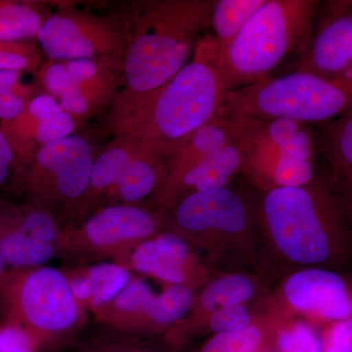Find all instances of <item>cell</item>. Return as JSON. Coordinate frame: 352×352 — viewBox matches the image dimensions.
<instances>
[{"instance_id": "ab89813d", "label": "cell", "mask_w": 352, "mask_h": 352, "mask_svg": "<svg viewBox=\"0 0 352 352\" xmlns=\"http://www.w3.org/2000/svg\"><path fill=\"white\" fill-rule=\"evenodd\" d=\"M270 352H271V351H270Z\"/></svg>"}, {"instance_id": "d4e9b609", "label": "cell", "mask_w": 352, "mask_h": 352, "mask_svg": "<svg viewBox=\"0 0 352 352\" xmlns=\"http://www.w3.org/2000/svg\"><path fill=\"white\" fill-rule=\"evenodd\" d=\"M268 311L272 316L271 352H322L318 327L302 319Z\"/></svg>"}, {"instance_id": "5bb4252c", "label": "cell", "mask_w": 352, "mask_h": 352, "mask_svg": "<svg viewBox=\"0 0 352 352\" xmlns=\"http://www.w3.org/2000/svg\"><path fill=\"white\" fill-rule=\"evenodd\" d=\"M273 278L261 273L219 272L197 292L188 314L162 338L171 352L186 349L201 337L208 319L223 308L259 302L273 288Z\"/></svg>"}, {"instance_id": "2e32d148", "label": "cell", "mask_w": 352, "mask_h": 352, "mask_svg": "<svg viewBox=\"0 0 352 352\" xmlns=\"http://www.w3.org/2000/svg\"><path fill=\"white\" fill-rule=\"evenodd\" d=\"M124 266L164 287L178 286L198 292L217 274L177 234L164 230L136 247Z\"/></svg>"}, {"instance_id": "52a82bcc", "label": "cell", "mask_w": 352, "mask_h": 352, "mask_svg": "<svg viewBox=\"0 0 352 352\" xmlns=\"http://www.w3.org/2000/svg\"><path fill=\"white\" fill-rule=\"evenodd\" d=\"M222 120L239 148L241 175L258 193L303 186L321 173L314 126L284 119Z\"/></svg>"}, {"instance_id": "8d00e7d4", "label": "cell", "mask_w": 352, "mask_h": 352, "mask_svg": "<svg viewBox=\"0 0 352 352\" xmlns=\"http://www.w3.org/2000/svg\"><path fill=\"white\" fill-rule=\"evenodd\" d=\"M22 75L23 72L14 69L0 71V96L19 87Z\"/></svg>"}, {"instance_id": "f546056e", "label": "cell", "mask_w": 352, "mask_h": 352, "mask_svg": "<svg viewBox=\"0 0 352 352\" xmlns=\"http://www.w3.org/2000/svg\"><path fill=\"white\" fill-rule=\"evenodd\" d=\"M322 352H352V316L319 327Z\"/></svg>"}, {"instance_id": "30bf717a", "label": "cell", "mask_w": 352, "mask_h": 352, "mask_svg": "<svg viewBox=\"0 0 352 352\" xmlns=\"http://www.w3.org/2000/svg\"><path fill=\"white\" fill-rule=\"evenodd\" d=\"M168 162L145 150L133 139L113 136L95 157L89 187L78 220L109 205H136L151 200L163 185Z\"/></svg>"}, {"instance_id": "277c9868", "label": "cell", "mask_w": 352, "mask_h": 352, "mask_svg": "<svg viewBox=\"0 0 352 352\" xmlns=\"http://www.w3.org/2000/svg\"><path fill=\"white\" fill-rule=\"evenodd\" d=\"M166 230L186 241L217 272L266 274L254 199L250 200L230 186L190 194L166 212Z\"/></svg>"}, {"instance_id": "484cf974", "label": "cell", "mask_w": 352, "mask_h": 352, "mask_svg": "<svg viewBox=\"0 0 352 352\" xmlns=\"http://www.w3.org/2000/svg\"><path fill=\"white\" fill-rule=\"evenodd\" d=\"M314 127L318 140L319 153L327 170L352 168V113Z\"/></svg>"}, {"instance_id": "cb8c5ba5", "label": "cell", "mask_w": 352, "mask_h": 352, "mask_svg": "<svg viewBox=\"0 0 352 352\" xmlns=\"http://www.w3.org/2000/svg\"><path fill=\"white\" fill-rule=\"evenodd\" d=\"M267 0H214L210 27L219 52L228 47L247 23Z\"/></svg>"}, {"instance_id": "e0dca14e", "label": "cell", "mask_w": 352, "mask_h": 352, "mask_svg": "<svg viewBox=\"0 0 352 352\" xmlns=\"http://www.w3.org/2000/svg\"><path fill=\"white\" fill-rule=\"evenodd\" d=\"M242 170V156L235 141L210 153L179 173L168 175L150 200V208L166 212L190 194L228 187Z\"/></svg>"}, {"instance_id": "7c38bea8", "label": "cell", "mask_w": 352, "mask_h": 352, "mask_svg": "<svg viewBox=\"0 0 352 352\" xmlns=\"http://www.w3.org/2000/svg\"><path fill=\"white\" fill-rule=\"evenodd\" d=\"M264 307L322 327L352 316V274L309 267L280 278L263 298Z\"/></svg>"}, {"instance_id": "4dcf8cb0", "label": "cell", "mask_w": 352, "mask_h": 352, "mask_svg": "<svg viewBox=\"0 0 352 352\" xmlns=\"http://www.w3.org/2000/svg\"><path fill=\"white\" fill-rule=\"evenodd\" d=\"M38 69V82L46 94L59 100L72 85L71 78L63 62L48 60Z\"/></svg>"}, {"instance_id": "d6986e66", "label": "cell", "mask_w": 352, "mask_h": 352, "mask_svg": "<svg viewBox=\"0 0 352 352\" xmlns=\"http://www.w3.org/2000/svg\"><path fill=\"white\" fill-rule=\"evenodd\" d=\"M156 296L145 280L132 276L110 302L91 312L94 322L116 332L152 339Z\"/></svg>"}, {"instance_id": "74e56055", "label": "cell", "mask_w": 352, "mask_h": 352, "mask_svg": "<svg viewBox=\"0 0 352 352\" xmlns=\"http://www.w3.org/2000/svg\"><path fill=\"white\" fill-rule=\"evenodd\" d=\"M323 12L351 13L352 0H335L323 4Z\"/></svg>"}, {"instance_id": "f1b7e54d", "label": "cell", "mask_w": 352, "mask_h": 352, "mask_svg": "<svg viewBox=\"0 0 352 352\" xmlns=\"http://www.w3.org/2000/svg\"><path fill=\"white\" fill-rule=\"evenodd\" d=\"M76 120L63 109L50 113L38 120L36 142L38 147L73 135ZM38 148V149H39Z\"/></svg>"}, {"instance_id": "83f0119b", "label": "cell", "mask_w": 352, "mask_h": 352, "mask_svg": "<svg viewBox=\"0 0 352 352\" xmlns=\"http://www.w3.org/2000/svg\"><path fill=\"white\" fill-rule=\"evenodd\" d=\"M41 50L38 43H4L0 41V71L38 72Z\"/></svg>"}, {"instance_id": "6da1fadb", "label": "cell", "mask_w": 352, "mask_h": 352, "mask_svg": "<svg viewBox=\"0 0 352 352\" xmlns=\"http://www.w3.org/2000/svg\"><path fill=\"white\" fill-rule=\"evenodd\" d=\"M254 207L266 274L274 266L283 276L303 268L352 266L351 228L327 168L303 186L258 193Z\"/></svg>"}, {"instance_id": "9a60e30c", "label": "cell", "mask_w": 352, "mask_h": 352, "mask_svg": "<svg viewBox=\"0 0 352 352\" xmlns=\"http://www.w3.org/2000/svg\"><path fill=\"white\" fill-rule=\"evenodd\" d=\"M61 228L45 208L0 201V256L15 270L43 266L55 258Z\"/></svg>"}, {"instance_id": "8fae6325", "label": "cell", "mask_w": 352, "mask_h": 352, "mask_svg": "<svg viewBox=\"0 0 352 352\" xmlns=\"http://www.w3.org/2000/svg\"><path fill=\"white\" fill-rule=\"evenodd\" d=\"M94 152L87 138L71 135L41 146L20 170L29 203L78 215L91 178ZM55 215V214H54Z\"/></svg>"}, {"instance_id": "7a4b0ae2", "label": "cell", "mask_w": 352, "mask_h": 352, "mask_svg": "<svg viewBox=\"0 0 352 352\" xmlns=\"http://www.w3.org/2000/svg\"><path fill=\"white\" fill-rule=\"evenodd\" d=\"M227 90L214 36L205 34L193 57L170 82L146 95L118 91L109 111L113 136L133 139L168 162L219 116Z\"/></svg>"}, {"instance_id": "ba28073f", "label": "cell", "mask_w": 352, "mask_h": 352, "mask_svg": "<svg viewBox=\"0 0 352 352\" xmlns=\"http://www.w3.org/2000/svg\"><path fill=\"white\" fill-rule=\"evenodd\" d=\"M0 316L30 333L41 352L63 351L87 325L64 271L46 265L9 271Z\"/></svg>"}, {"instance_id": "4316f807", "label": "cell", "mask_w": 352, "mask_h": 352, "mask_svg": "<svg viewBox=\"0 0 352 352\" xmlns=\"http://www.w3.org/2000/svg\"><path fill=\"white\" fill-rule=\"evenodd\" d=\"M263 312V300L250 305H236L223 308L208 319L201 330V337L244 330L258 321Z\"/></svg>"}, {"instance_id": "1f68e13d", "label": "cell", "mask_w": 352, "mask_h": 352, "mask_svg": "<svg viewBox=\"0 0 352 352\" xmlns=\"http://www.w3.org/2000/svg\"><path fill=\"white\" fill-rule=\"evenodd\" d=\"M32 87L20 83L19 87L0 96V124L19 117L34 98Z\"/></svg>"}, {"instance_id": "44dd1931", "label": "cell", "mask_w": 352, "mask_h": 352, "mask_svg": "<svg viewBox=\"0 0 352 352\" xmlns=\"http://www.w3.org/2000/svg\"><path fill=\"white\" fill-rule=\"evenodd\" d=\"M50 14L47 4L41 2L0 0V41L25 43L36 39Z\"/></svg>"}, {"instance_id": "d590c367", "label": "cell", "mask_w": 352, "mask_h": 352, "mask_svg": "<svg viewBox=\"0 0 352 352\" xmlns=\"http://www.w3.org/2000/svg\"><path fill=\"white\" fill-rule=\"evenodd\" d=\"M15 164V155L3 131L0 129V186L8 179L10 171Z\"/></svg>"}, {"instance_id": "836d02e7", "label": "cell", "mask_w": 352, "mask_h": 352, "mask_svg": "<svg viewBox=\"0 0 352 352\" xmlns=\"http://www.w3.org/2000/svg\"><path fill=\"white\" fill-rule=\"evenodd\" d=\"M328 173L342 201L352 231V168L328 170Z\"/></svg>"}, {"instance_id": "d6a6232c", "label": "cell", "mask_w": 352, "mask_h": 352, "mask_svg": "<svg viewBox=\"0 0 352 352\" xmlns=\"http://www.w3.org/2000/svg\"><path fill=\"white\" fill-rule=\"evenodd\" d=\"M0 352H41L30 333L18 326H0Z\"/></svg>"}, {"instance_id": "f35d334b", "label": "cell", "mask_w": 352, "mask_h": 352, "mask_svg": "<svg viewBox=\"0 0 352 352\" xmlns=\"http://www.w3.org/2000/svg\"><path fill=\"white\" fill-rule=\"evenodd\" d=\"M7 264L2 256H0V291H1L2 287L6 283L7 275H8L9 271L6 268Z\"/></svg>"}, {"instance_id": "3957f363", "label": "cell", "mask_w": 352, "mask_h": 352, "mask_svg": "<svg viewBox=\"0 0 352 352\" xmlns=\"http://www.w3.org/2000/svg\"><path fill=\"white\" fill-rule=\"evenodd\" d=\"M214 0H144L122 12L126 31L119 91L146 95L170 82L210 28Z\"/></svg>"}, {"instance_id": "ffe728a7", "label": "cell", "mask_w": 352, "mask_h": 352, "mask_svg": "<svg viewBox=\"0 0 352 352\" xmlns=\"http://www.w3.org/2000/svg\"><path fill=\"white\" fill-rule=\"evenodd\" d=\"M65 274L76 302L85 312L107 305L132 277L131 271L126 266L110 261L75 266Z\"/></svg>"}, {"instance_id": "8992f818", "label": "cell", "mask_w": 352, "mask_h": 352, "mask_svg": "<svg viewBox=\"0 0 352 352\" xmlns=\"http://www.w3.org/2000/svg\"><path fill=\"white\" fill-rule=\"evenodd\" d=\"M352 113V76L326 78L295 71L229 90L219 119H284L316 126Z\"/></svg>"}, {"instance_id": "9c48e42d", "label": "cell", "mask_w": 352, "mask_h": 352, "mask_svg": "<svg viewBox=\"0 0 352 352\" xmlns=\"http://www.w3.org/2000/svg\"><path fill=\"white\" fill-rule=\"evenodd\" d=\"M166 212L136 205H109L61 228L57 256L74 266L124 265L131 252L166 230Z\"/></svg>"}, {"instance_id": "5b68a950", "label": "cell", "mask_w": 352, "mask_h": 352, "mask_svg": "<svg viewBox=\"0 0 352 352\" xmlns=\"http://www.w3.org/2000/svg\"><path fill=\"white\" fill-rule=\"evenodd\" d=\"M319 6L314 0H267L219 52L227 90L263 82L285 60L302 56L314 36Z\"/></svg>"}, {"instance_id": "e575fe53", "label": "cell", "mask_w": 352, "mask_h": 352, "mask_svg": "<svg viewBox=\"0 0 352 352\" xmlns=\"http://www.w3.org/2000/svg\"><path fill=\"white\" fill-rule=\"evenodd\" d=\"M58 102L65 112L68 113L75 120L89 115L87 102L75 83H72L71 87Z\"/></svg>"}, {"instance_id": "7402d4cb", "label": "cell", "mask_w": 352, "mask_h": 352, "mask_svg": "<svg viewBox=\"0 0 352 352\" xmlns=\"http://www.w3.org/2000/svg\"><path fill=\"white\" fill-rule=\"evenodd\" d=\"M94 326L88 330L85 326L65 349L69 352H171L149 340L116 332L95 322Z\"/></svg>"}, {"instance_id": "4fadbf2b", "label": "cell", "mask_w": 352, "mask_h": 352, "mask_svg": "<svg viewBox=\"0 0 352 352\" xmlns=\"http://www.w3.org/2000/svg\"><path fill=\"white\" fill-rule=\"evenodd\" d=\"M36 41L51 61L124 60L126 31L122 12L101 16L62 6L43 23Z\"/></svg>"}, {"instance_id": "603a6c76", "label": "cell", "mask_w": 352, "mask_h": 352, "mask_svg": "<svg viewBox=\"0 0 352 352\" xmlns=\"http://www.w3.org/2000/svg\"><path fill=\"white\" fill-rule=\"evenodd\" d=\"M271 344L272 316L264 307L261 318L250 327L210 336L196 352H270Z\"/></svg>"}, {"instance_id": "ac0fdd59", "label": "cell", "mask_w": 352, "mask_h": 352, "mask_svg": "<svg viewBox=\"0 0 352 352\" xmlns=\"http://www.w3.org/2000/svg\"><path fill=\"white\" fill-rule=\"evenodd\" d=\"M323 12V11H322ZM296 71L326 78L352 76V14L323 12Z\"/></svg>"}]
</instances>
